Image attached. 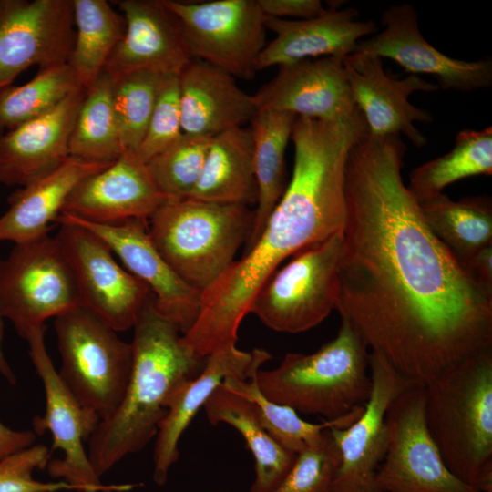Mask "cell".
I'll return each instance as SVG.
<instances>
[{
	"instance_id": "cell-41",
	"label": "cell",
	"mask_w": 492,
	"mask_h": 492,
	"mask_svg": "<svg viewBox=\"0 0 492 492\" xmlns=\"http://www.w3.org/2000/svg\"><path fill=\"white\" fill-rule=\"evenodd\" d=\"M267 17L290 20L308 19L322 14L325 8L319 0H257Z\"/></svg>"
},
{
	"instance_id": "cell-20",
	"label": "cell",
	"mask_w": 492,
	"mask_h": 492,
	"mask_svg": "<svg viewBox=\"0 0 492 492\" xmlns=\"http://www.w3.org/2000/svg\"><path fill=\"white\" fill-rule=\"evenodd\" d=\"M258 110L338 121L353 117L355 105L342 57L304 59L279 67L277 74L252 95Z\"/></svg>"
},
{
	"instance_id": "cell-34",
	"label": "cell",
	"mask_w": 492,
	"mask_h": 492,
	"mask_svg": "<svg viewBox=\"0 0 492 492\" xmlns=\"http://www.w3.org/2000/svg\"><path fill=\"white\" fill-rule=\"evenodd\" d=\"M258 372L248 379L228 377L222 385L250 401L270 436L282 447L296 455L319 441L326 429L345 428L362 413V410H359L342 418L326 420L321 424L307 422L292 408L275 403L261 393L257 383Z\"/></svg>"
},
{
	"instance_id": "cell-7",
	"label": "cell",
	"mask_w": 492,
	"mask_h": 492,
	"mask_svg": "<svg viewBox=\"0 0 492 492\" xmlns=\"http://www.w3.org/2000/svg\"><path fill=\"white\" fill-rule=\"evenodd\" d=\"M58 375L77 401L101 420L118 406L132 369L131 343L85 307L55 318Z\"/></svg>"
},
{
	"instance_id": "cell-1",
	"label": "cell",
	"mask_w": 492,
	"mask_h": 492,
	"mask_svg": "<svg viewBox=\"0 0 492 492\" xmlns=\"http://www.w3.org/2000/svg\"><path fill=\"white\" fill-rule=\"evenodd\" d=\"M400 136L366 134L345 169L335 309L406 381L425 385L492 351V296L425 223L402 178Z\"/></svg>"
},
{
	"instance_id": "cell-15",
	"label": "cell",
	"mask_w": 492,
	"mask_h": 492,
	"mask_svg": "<svg viewBox=\"0 0 492 492\" xmlns=\"http://www.w3.org/2000/svg\"><path fill=\"white\" fill-rule=\"evenodd\" d=\"M369 372L371 392L360 415L345 428H330L341 456L331 492H377L374 480L386 450L388 408L414 384L374 352L369 353Z\"/></svg>"
},
{
	"instance_id": "cell-31",
	"label": "cell",
	"mask_w": 492,
	"mask_h": 492,
	"mask_svg": "<svg viewBox=\"0 0 492 492\" xmlns=\"http://www.w3.org/2000/svg\"><path fill=\"white\" fill-rule=\"evenodd\" d=\"M75 42L67 64L87 89L124 36L126 20L106 0H73Z\"/></svg>"
},
{
	"instance_id": "cell-12",
	"label": "cell",
	"mask_w": 492,
	"mask_h": 492,
	"mask_svg": "<svg viewBox=\"0 0 492 492\" xmlns=\"http://www.w3.org/2000/svg\"><path fill=\"white\" fill-rule=\"evenodd\" d=\"M386 427L377 492H478L446 466L426 426L424 385L411 384L392 402Z\"/></svg>"
},
{
	"instance_id": "cell-21",
	"label": "cell",
	"mask_w": 492,
	"mask_h": 492,
	"mask_svg": "<svg viewBox=\"0 0 492 492\" xmlns=\"http://www.w3.org/2000/svg\"><path fill=\"white\" fill-rule=\"evenodd\" d=\"M114 3L125 17L126 31L104 68L113 78L135 72L178 77L193 60L179 22L163 0Z\"/></svg>"
},
{
	"instance_id": "cell-16",
	"label": "cell",
	"mask_w": 492,
	"mask_h": 492,
	"mask_svg": "<svg viewBox=\"0 0 492 492\" xmlns=\"http://www.w3.org/2000/svg\"><path fill=\"white\" fill-rule=\"evenodd\" d=\"M384 30L360 41L354 54L387 57L412 75L426 74L443 89L474 91L492 84V61H464L447 56L429 44L418 26L417 13L410 4L389 6L382 15Z\"/></svg>"
},
{
	"instance_id": "cell-38",
	"label": "cell",
	"mask_w": 492,
	"mask_h": 492,
	"mask_svg": "<svg viewBox=\"0 0 492 492\" xmlns=\"http://www.w3.org/2000/svg\"><path fill=\"white\" fill-rule=\"evenodd\" d=\"M340 463L328 428L319 441L297 454L288 473L270 492H331Z\"/></svg>"
},
{
	"instance_id": "cell-14",
	"label": "cell",
	"mask_w": 492,
	"mask_h": 492,
	"mask_svg": "<svg viewBox=\"0 0 492 492\" xmlns=\"http://www.w3.org/2000/svg\"><path fill=\"white\" fill-rule=\"evenodd\" d=\"M74 26L73 0H0V90L32 66L67 63Z\"/></svg>"
},
{
	"instance_id": "cell-28",
	"label": "cell",
	"mask_w": 492,
	"mask_h": 492,
	"mask_svg": "<svg viewBox=\"0 0 492 492\" xmlns=\"http://www.w3.org/2000/svg\"><path fill=\"white\" fill-rule=\"evenodd\" d=\"M212 425L234 427L255 460V478L250 492H270L292 467L296 454L278 444L262 426L253 405L220 384L204 405Z\"/></svg>"
},
{
	"instance_id": "cell-19",
	"label": "cell",
	"mask_w": 492,
	"mask_h": 492,
	"mask_svg": "<svg viewBox=\"0 0 492 492\" xmlns=\"http://www.w3.org/2000/svg\"><path fill=\"white\" fill-rule=\"evenodd\" d=\"M345 75L356 107L362 113L369 133L378 136L405 135L415 147L426 144L425 137L414 122L430 123L432 115L409 102V97L418 91L439 89L417 75L405 78L389 77L382 58L353 54L343 58Z\"/></svg>"
},
{
	"instance_id": "cell-25",
	"label": "cell",
	"mask_w": 492,
	"mask_h": 492,
	"mask_svg": "<svg viewBox=\"0 0 492 492\" xmlns=\"http://www.w3.org/2000/svg\"><path fill=\"white\" fill-rule=\"evenodd\" d=\"M178 82L184 134L212 138L250 124L258 112L233 76L208 63L193 59Z\"/></svg>"
},
{
	"instance_id": "cell-2",
	"label": "cell",
	"mask_w": 492,
	"mask_h": 492,
	"mask_svg": "<svg viewBox=\"0 0 492 492\" xmlns=\"http://www.w3.org/2000/svg\"><path fill=\"white\" fill-rule=\"evenodd\" d=\"M344 184L333 169L315 161L293 165L286 189L254 245L201 293L200 311L182 334L197 357L236 345L251 302L280 264L299 251L343 231Z\"/></svg>"
},
{
	"instance_id": "cell-9",
	"label": "cell",
	"mask_w": 492,
	"mask_h": 492,
	"mask_svg": "<svg viewBox=\"0 0 492 492\" xmlns=\"http://www.w3.org/2000/svg\"><path fill=\"white\" fill-rule=\"evenodd\" d=\"M78 307L77 282L56 237L16 243L0 261V315L22 337L46 320Z\"/></svg>"
},
{
	"instance_id": "cell-22",
	"label": "cell",
	"mask_w": 492,
	"mask_h": 492,
	"mask_svg": "<svg viewBox=\"0 0 492 492\" xmlns=\"http://www.w3.org/2000/svg\"><path fill=\"white\" fill-rule=\"evenodd\" d=\"M271 358L262 349L246 352L236 345L221 348L206 357L203 368L195 377L175 390L156 435L153 480L157 485L166 484L169 471L179 456L178 445L183 432L211 394L228 377L250 378Z\"/></svg>"
},
{
	"instance_id": "cell-13",
	"label": "cell",
	"mask_w": 492,
	"mask_h": 492,
	"mask_svg": "<svg viewBox=\"0 0 492 492\" xmlns=\"http://www.w3.org/2000/svg\"><path fill=\"white\" fill-rule=\"evenodd\" d=\"M60 225L56 239L73 271L82 307L116 332L133 328L153 297L149 287L118 263L99 236L77 224Z\"/></svg>"
},
{
	"instance_id": "cell-5",
	"label": "cell",
	"mask_w": 492,
	"mask_h": 492,
	"mask_svg": "<svg viewBox=\"0 0 492 492\" xmlns=\"http://www.w3.org/2000/svg\"><path fill=\"white\" fill-rule=\"evenodd\" d=\"M424 390L426 426L446 466L473 487L492 465V351L449 368Z\"/></svg>"
},
{
	"instance_id": "cell-6",
	"label": "cell",
	"mask_w": 492,
	"mask_h": 492,
	"mask_svg": "<svg viewBox=\"0 0 492 492\" xmlns=\"http://www.w3.org/2000/svg\"><path fill=\"white\" fill-rule=\"evenodd\" d=\"M149 222V239L159 254L202 293L235 261L251 232L254 211L241 204L168 200Z\"/></svg>"
},
{
	"instance_id": "cell-18",
	"label": "cell",
	"mask_w": 492,
	"mask_h": 492,
	"mask_svg": "<svg viewBox=\"0 0 492 492\" xmlns=\"http://www.w3.org/2000/svg\"><path fill=\"white\" fill-rule=\"evenodd\" d=\"M167 200L148 163L135 152L125 151L106 169L84 179L61 213L100 225L148 222Z\"/></svg>"
},
{
	"instance_id": "cell-26",
	"label": "cell",
	"mask_w": 492,
	"mask_h": 492,
	"mask_svg": "<svg viewBox=\"0 0 492 492\" xmlns=\"http://www.w3.org/2000/svg\"><path fill=\"white\" fill-rule=\"evenodd\" d=\"M112 162H94L69 157L61 166L14 192L0 216V241L15 244L48 235L74 189L87 177Z\"/></svg>"
},
{
	"instance_id": "cell-27",
	"label": "cell",
	"mask_w": 492,
	"mask_h": 492,
	"mask_svg": "<svg viewBox=\"0 0 492 492\" xmlns=\"http://www.w3.org/2000/svg\"><path fill=\"white\" fill-rule=\"evenodd\" d=\"M189 198L246 206L256 202L250 128H232L211 138L200 179Z\"/></svg>"
},
{
	"instance_id": "cell-37",
	"label": "cell",
	"mask_w": 492,
	"mask_h": 492,
	"mask_svg": "<svg viewBox=\"0 0 492 492\" xmlns=\"http://www.w3.org/2000/svg\"><path fill=\"white\" fill-rule=\"evenodd\" d=\"M211 138L182 134L149 162L151 175L168 200L189 198L197 185Z\"/></svg>"
},
{
	"instance_id": "cell-23",
	"label": "cell",
	"mask_w": 492,
	"mask_h": 492,
	"mask_svg": "<svg viewBox=\"0 0 492 492\" xmlns=\"http://www.w3.org/2000/svg\"><path fill=\"white\" fill-rule=\"evenodd\" d=\"M87 89L79 87L52 110L0 133V183L24 187L69 157V140Z\"/></svg>"
},
{
	"instance_id": "cell-4",
	"label": "cell",
	"mask_w": 492,
	"mask_h": 492,
	"mask_svg": "<svg viewBox=\"0 0 492 492\" xmlns=\"http://www.w3.org/2000/svg\"><path fill=\"white\" fill-rule=\"evenodd\" d=\"M257 383L267 398L297 413L342 418L362 410L369 398L368 346L341 317L333 340L312 354H287L276 368L260 370Z\"/></svg>"
},
{
	"instance_id": "cell-35",
	"label": "cell",
	"mask_w": 492,
	"mask_h": 492,
	"mask_svg": "<svg viewBox=\"0 0 492 492\" xmlns=\"http://www.w3.org/2000/svg\"><path fill=\"white\" fill-rule=\"evenodd\" d=\"M83 87L74 70L60 64L40 71L30 81L0 90V133L42 116Z\"/></svg>"
},
{
	"instance_id": "cell-42",
	"label": "cell",
	"mask_w": 492,
	"mask_h": 492,
	"mask_svg": "<svg viewBox=\"0 0 492 492\" xmlns=\"http://www.w3.org/2000/svg\"><path fill=\"white\" fill-rule=\"evenodd\" d=\"M463 269L486 293L492 296V244L475 254Z\"/></svg>"
},
{
	"instance_id": "cell-24",
	"label": "cell",
	"mask_w": 492,
	"mask_h": 492,
	"mask_svg": "<svg viewBox=\"0 0 492 492\" xmlns=\"http://www.w3.org/2000/svg\"><path fill=\"white\" fill-rule=\"evenodd\" d=\"M358 10L326 9L317 16L290 20L266 16V28L274 38L265 45L255 70L282 66L304 59L345 57L355 53L361 39L376 31L373 21L356 19Z\"/></svg>"
},
{
	"instance_id": "cell-44",
	"label": "cell",
	"mask_w": 492,
	"mask_h": 492,
	"mask_svg": "<svg viewBox=\"0 0 492 492\" xmlns=\"http://www.w3.org/2000/svg\"><path fill=\"white\" fill-rule=\"evenodd\" d=\"M2 341H3V323H2V316L0 315V374H2L9 383L15 384L16 378L11 367L9 366L7 361L5 358V355L2 350Z\"/></svg>"
},
{
	"instance_id": "cell-39",
	"label": "cell",
	"mask_w": 492,
	"mask_h": 492,
	"mask_svg": "<svg viewBox=\"0 0 492 492\" xmlns=\"http://www.w3.org/2000/svg\"><path fill=\"white\" fill-rule=\"evenodd\" d=\"M51 456L47 446L34 444L1 459L0 492H82L63 480L44 482L33 477L35 470L46 467Z\"/></svg>"
},
{
	"instance_id": "cell-11",
	"label": "cell",
	"mask_w": 492,
	"mask_h": 492,
	"mask_svg": "<svg viewBox=\"0 0 492 492\" xmlns=\"http://www.w3.org/2000/svg\"><path fill=\"white\" fill-rule=\"evenodd\" d=\"M177 18L184 41L197 60L235 78L253 77L266 45V16L257 0L183 2L163 0Z\"/></svg>"
},
{
	"instance_id": "cell-29",
	"label": "cell",
	"mask_w": 492,
	"mask_h": 492,
	"mask_svg": "<svg viewBox=\"0 0 492 492\" xmlns=\"http://www.w3.org/2000/svg\"><path fill=\"white\" fill-rule=\"evenodd\" d=\"M296 118L292 113L264 109L258 110L250 123L253 139L257 207L252 230L246 242V251L259 239L270 214L286 189L285 151Z\"/></svg>"
},
{
	"instance_id": "cell-30",
	"label": "cell",
	"mask_w": 492,
	"mask_h": 492,
	"mask_svg": "<svg viewBox=\"0 0 492 492\" xmlns=\"http://www.w3.org/2000/svg\"><path fill=\"white\" fill-rule=\"evenodd\" d=\"M418 204L427 226L462 267L492 244V201L487 195L454 200L440 193Z\"/></svg>"
},
{
	"instance_id": "cell-10",
	"label": "cell",
	"mask_w": 492,
	"mask_h": 492,
	"mask_svg": "<svg viewBox=\"0 0 492 492\" xmlns=\"http://www.w3.org/2000/svg\"><path fill=\"white\" fill-rule=\"evenodd\" d=\"M45 326L27 331L25 338L29 355L40 377L46 396L44 415L35 416L33 431L42 436L52 435L50 451L63 452L60 459H51L46 466L50 477L78 487L82 492H128L142 484H109L100 481L84 448L100 422L92 410L81 405L60 379L46 351L44 341Z\"/></svg>"
},
{
	"instance_id": "cell-8",
	"label": "cell",
	"mask_w": 492,
	"mask_h": 492,
	"mask_svg": "<svg viewBox=\"0 0 492 492\" xmlns=\"http://www.w3.org/2000/svg\"><path fill=\"white\" fill-rule=\"evenodd\" d=\"M342 251L343 231L299 251L259 289L250 313L276 332L315 327L336 307Z\"/></svg>"
},
{
	"instance_id": "cell-36",
	"label": "cell",
	"mask_w": 492,
	"mask_h": 492,
	"mask_svg": "<svg viewBox=\"0 0 492 492\" xmlns=\"http://www.w3.org/2000/svg\"><path fill=\"white\" fill-rule=\"evenodd\" d=\"M167 76L135 72L114 79V104L125 151L138 150Z\"/></svg>"
},
{
	"instance_id": "cell-17",
	"label": "cell",
	"mask_w": 492,
	"mask_h": 492,
	"mask_svg": "<svg viewBox=\"0 0 492 492\" xmlns=\"http://www.w3.org/2000/svg\"><path fill=\"white\" fill-rule=\"evenodd\" d=\"M56 222L77 224L99 236L125 268L149 287L157 311L181 334L191 328L200 311L201 292L180 278L159 254L149 239L146 221L100 225L60 213Z\"/></svg>"
},
{
	"instance_id": "cell-32",
	"label": "cell",
	"mask_w": 492,
	"mask_h": 492,
	"mask_svg": "<svg viewBox=\"0 0 492 492\" xmlns=\"http://www.w3.org/2000/svg\"><path fill=\"white\" fill-rule=\"evenodd\" d=\"M113 90L114 79L105 71L87 89L69 140L71 157L113 162L124 153Z\"/></svg>"
},
{
	"instance_id": "cell-43",
	"label": "cell",
	"mask_w": 492,
	"mask_h": 492,
	"mask_svg": "<svg viewBox=\"0 0 492 492\" xmlns=\"http://www.w3.org/2000/svg\"><path fill=\"white\" fill-rule=\"evenodd\" d=\"M36 435L33 430H15L0 421V460L34 445Z\"/></svg>"
},
{
	"instance_id": "cell-33",
	"label": "cell",
	"mask_w": 492,
	"mask_h": 492,
	"mask_svg": "<svg viewBox=\"0 0 492 492\" xmlns=\"http://www.w3.org/2000/svg\"><path fill=\"white\" fill-rule=\"evenodd\" d=\"M492 174V128L465 129L446 154L429 160L410 174L407 188L417 202L433 198L460 179Z\"/></svg>"
},
{
	"instance_id": "cell-3",
	"label": "cell",
	"mask_w": 492,
	"mask_h": 492,
	"mask_svg": "<svg viewBox=\"0 0 492 492\" xmlns=\"http://www.w3.org/2000/svg\"><path fill=\"white\" fill-rule=\"evenodd\" d=\"M133 329L132 369L125 394L88 440V458L99 477L157 435L169 397L201 371L206 360L185 346L179 328L157 311L154 297Z\"/></svg>"
},
{
	"instance_id": "cell-40",
	"label": "cell",
	"mask_w": 492,
	"mask_h": 492,
	"mask_svg": "<svg viewBox=\"0 0 492 492\" xmlns=\"http://www.w3.org/2000/svg\"><path fill=\"white\" fill-rule=\"evenodd\" d=\"M182 134L178 77L167 76L136 154L148 163Z\"/></svg>"
}]
</instances>
